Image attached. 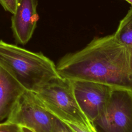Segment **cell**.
Wrapping results in <instances>:
<instances>
[{
  "label": "cell",
  "mask_w": 132,
  "mask_h": 132,
  "mask_svg": "<svg viewBox=\"0 0 132 132\" xmlns=\"http://www.w3.org/2000/svg\"><path fill=\"white\" fill-rule=\"evenodd\" d=\"M59 76L71 81L98 82L132 91V48L114 35L94 38L85 47L58 62Z\"/></svg>",
  "instance_id": "6da1fadb"
},
{
  "label": "cell",
  "mask_w": 132,
  "mask_h": 132,
  "mask_svg": "<svg viewBox=\"0 0 132 132\" xmlns=\"http://www.w3.org/2000/svg\"><path fill=\"white\" fill-rule=\"evenodd\" d=\"M0 65L26 90L36 92L59 77L54 62L42 53L33 52L0 40Z\"/></svg>",
  "instance_id": "7a4b0ae2"
},
{
  "label": "cell",
  "mask_w": 132,
  "mask_h": 132,
  "mask_svg": "<svg viewBox=\"0 0 132 132\" xmlns=\"http://www.w3.org/2000/svg\"><path fill=\"white\" fill-rule=\"evenodd\" d=\"M35 93L42 105L60 120L79 126L92 124L77 102L72 81L60 76L54 78Z\"/></svg>",
  "instance_id": "3957f363"
},
{
  "label": "cell",
  "mask_w": 132,
  "mask_h": 132,
  "mask_svg": "<svg viewBox=\"0 0 132 132\" xmlns=\"http://www.w3.org/2000/svg\"><path fill=\"white\" fill-rule=\"evenodd\" d=\"M92 123L97 132H132V91L113 88Z\"/></svg>",
  "instance_id": "277c9868"
},
{
  "label": "cell",
  "mask_w": 132,
  "mask_h": 132,
  "mask_svg": "<svg viewBox=\"0 0 132 132\" xmlns=\"http://www.w3.org/2000/svg\"><path fill=\"white\" fill-rule=\"evenodd\" d=\"M54 117L42 105L35 92L26 90L6 121L34 132H52Z\"/></svg>",
  "instance_id": "5b68a950"
},
{
  "label": "cell",
  "mask_w": 132,
  "mask_h": 132,
  "mask_svg": "<svg viewBox=\"0 0 132 132\" xmlns=\"http://www.w3.org/2000/svg\"><path fill=\"white\" fill-rule=\"evenodd\" d=\"M72 81L77 102L82 111L92 123L104 107L113 88L93 81Z\"/></svg>",
  "instance_id": "8992f818"
},
{
  "label": "cell",
  "mask_w": 132,
  "mask_h": 132,
  "mask_svg": "<svg viewBox=\"0 0 132 132\" xmlns=\"http://www.w3.org/2000/svg\"><path fill=\"white\" fill-rule=\"evenodd\" d=\"M37 0H20L11 17V28L16 43L25 45L31 38L37 26Z\"/></svg>",
  "instance_id": "52a82bcc"
},
{
  "label": "cell",
  "mask_w": 132,
  "mask_h": 132,
  "mask_svg": "<svg viewBox=\"0 0 132 132\" xmlns=\"http://www.w3.org/2000/svg\"><path fill=\"white\" fill-rule=\"evenodd\" d=\"M26 89L0 65V122L7 118Z\"/></svg>",
  "instance_id": "ba28073f"
},
{
  "label": "cell",
  "mask_w": 132,
  "mask_h": 132,
  "mask_svg": "<svg viewBox=\"0 0 132 132\" xmlns=\"http://www.w3.org/2000/svg\"><path fill=\"white\" fill-rule=\"evenodd\" d=\"M52 132H75L66 123L54 117Z\"/></svg>",
  "instance_id": "9c48e42d"
},
{
  "label": "cell",
  "mask_w": 132,
  "mask_h": 132,
  "mask_svg": "<svg viewBox=\"0 0 132 132\" xmlns=\"http://www.w3.org/2000/svg\"><path fill=\"white\" fill-rule=\"evenodd\" d=\"M0 132H23V130L22 126L5 121L4 123H0Z\"/></svg>",
  "instance_id": "30bf717a"
},
{
  "label": "cell",
  "mask_w": 132,
  "mask_h": 132,
  "mask_svg": "<svg viewBox=\"0 0 132 132\" xmlns=\"http://www.w3.org/2000/svg\"><path fill=\"white\" fill-rule=\"evenodd\" d=\"M20 0H0V4L3 8L12 14L16 10Z\"/></svg>",
  "instance_id": "8fae6325"
},
{
  "label": "cell",
  "mask_w": 132,
  "mask_h": 132,
  "mask_svg": "<svg viewBox=\"0 0 132 132\" xmlns=\"http://www.w3.org/2000/svg\"><path fill=\"white\" fill-rule=\"evenodd\" d=\"M75 132H97L93 124L89 126H79L70 123H66Z\"/></svg>",
  "instance_id": "7c38bea8"
},
{
  "label": "cell",
  "mask_w": 132,
  "mask_h": 132,
  "mask_svg": "<svg viewBox=\"0 0 132 132\" xmlns=\"http://www.w3.org/2000/svg\"><path fill=\"white\" fill-rule=\"evenodd\" d=\"M125 17L128 20L130 23L131 26H132V6L128 11L127 14L125 15Z\"/></svg>",
  "instance_id": "4fadbf2b"
},
{
  "label": "cell",
  "mask_w": 132,
  "mask_h": 132,
  "mask_svg": "<svg viewBox=\"0 0 132 132\" xmlns=\"http://www.w3.org/2000/svg\"><path fill=\"white\" fill-rule=\"evenodd\" d=\"M22 129H23V132H34L32 130H30V129H29L27 128H26V127H22Z\"/></svg>",
  "instance_id": "5bb4252c"
},
{
  "label": "cell",
  "mask_w": 132,
  "mask_h": 132,
  "mask_svg": "<svg viewBox=\"0 0 132 132\" xmlns=\"http://www.w3.org/2000/svg\"><path fill=\"white\" fill-rule=\"evenodd\" d=\"M126 2H127L129 4H130L132 6V0H125Z\"/></svg>",
  "instance_id": "9a60e30c"
}]
</instances>
